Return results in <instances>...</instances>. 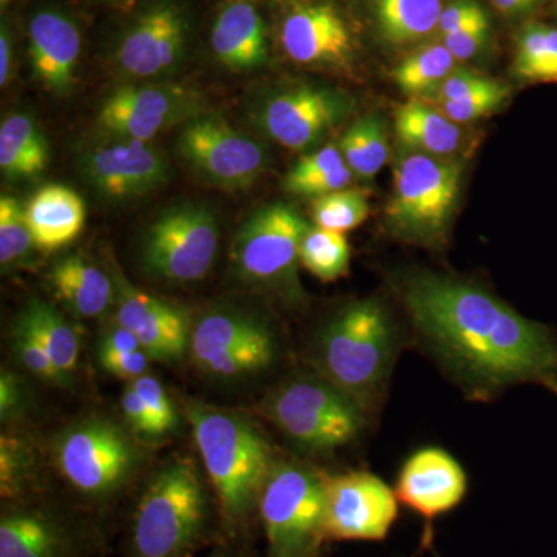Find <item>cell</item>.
<instances>
[{"label":"cell","instance_id":"cell-1","mask_svg":"<svg viewBox=\"0 0 557 557\" xmlns=\"http://www.w3.org/2000/svg\"><path fill=\"white\" fill-rule=\"evenodd\" d=\"M429 358L469 401L490 403L534 384L557 397V336L479 284L412 271L395 282Z\"/></svg>","mask_w":557,"mask_h":557},{"label":"cell","instance_id":"cell-2","mask_svg":"<svg viewBox=\"0 0 557 557\" xmlns=\"http://www.w3.org/2000/svg\"><path fill=\"white\" fill-rule=\"evenodd\" d=\"M185 416L218 502L225 541L248 539L259 523V502L276 456L249 418L207 403L186 401Z\"/></svg>","mask_w":557,"mask_h":557},{"label":"cell","instance_id":"cell-3","mask_svg":"<svg viewBox=\"0 0 557 557\" xmlns=\"http://www.w3.org/2000/svg\"><path fill=\"white\" fill-rule=\"evenodd\" d=\"M223 539L218 502L189 457L164 461L139 491L124 557H193Z\"/></svg>","mask_w":557,"mask_h":557},{"label":"cell","instance_id":"cell-4","mask_svg":"<svg viewBox=\"0 0 557 557\" xmlns=\"http://www.w3.org/2000/svg\"><path fill=\"white\" fill-rule=\"evenodd\" d=\"M403 333L379 299L351 300L318 330L309 346L310 369L350 395L370 417L386 401Z\"/></svg>","mask_w":557,"mask_h":557},{"label":"cell","instance_id":"cell-5","mask_svg":"<svg viewBox=\"0 0 557 557\" xmlns=\"http://www.w3.org/2000/svg\"><path fill=\"white\" fill-rule=\"evenodd\" d=\"M260 413L306 456L355 445L372 417L313 369L285 376L260 403Z\"/></svg>","mask_w":557,"mask_h":557},{"label":"cell","instance_id":"cell-6","mask_svg":"<svg viewBox=\"0 0 557 557\" xmlns=\"http://www.w3.org/2000/svg\"><path fill=\"white\" fill-rule=\"evenodd\" d=\"M141 460L129 432L104 417L76 421L54 442L58 471L90 515L108 512L124 496Z\"/></svg>","mask_w":557,"mask_h":557},{"label":"cell","instance_id":"cell-7","mask_svg":"<svg viewBox=\"0 0 557 557\" xmlns=\"http://www.w3.org/2000/svg\"><path fill=\"white\" fill-rule=\"evenodd\" d=\"M327 474L309 461L276 458L259 502L267 557H322Z\"/></svg>","mask_w":557,"mask_h":557},{"label":"cell","instance_id":"cell-8","mask_svg":"<svg viewBox=\"0 0 557 557\" xmlns=\"http://www.w3.org/2000/svg\"><path fill=\"white\" fill-rule=\"evenodd\" d=\"M188 355L201 375L233 383L271 372L284 357V344L265 317L222 307L207 311L193 325Z\"/></svg>","mask_w":557,"mask_h":557},{"label":"cell","instance_id":"cell-9","mask_svg":"<svg viewBox=\"0 0 557 557\" xmlns=\"http://www.w3.org/2000/svg\"><path fill=\"white\" fill-rule=\"evenodd\" d=\"M309 230V223L288 205L258 209L234 237V271L252 287L277 293L292 304L300 302L304 293L298 277L299 248Z\"/></svg>","mask_w":557,"mask_h":557},{"label":"cell","instance_id":"cell-10","mask_svg":"<svg viewBox=\"0 0 557 557\" xmlns=\"http://www.w3.org/2000/svg\"><path fill=\"white\" fill-rule=\"evenodd\" d=\"M460 182V164L421 152L399 160L386 208L388 225L405 239L440 244L456 208Z\"/></svg>","mask_w":557,"mask_h":557},{"label":"cell","instance_id":"cell-11","mask_svg":"<svg viewBox=\"0 0 557 557\" xmlns=\"http://www.w3.org/2000/svg\"><path fill=\"white\" fill-rule=\"evenodd\" d=\"M219 242L218 220L205 205H180L149 226L143 244V267L153 277L168 282L200 281L214 265Z\"/></svg>","mask_w":557,"mask_h":557},{"label":"cell","instance_id":"cell-12","mask_svg":"<svg viewBox=\"0 0 557 557\" xmlns=\"http://www.w3.org/2000/svg\"><path fill=\"white\" fill-rule=\"evenodd\" d=\"M97 527L73 512L30 497L3 504L0 557H90Z\"/></svg>","mask_w":557,"mask_h":557},{"label":"cell","instance_id":"cell-13","mask_svg":"<svg viewBox=\"0 0 557 557\" xmlns=\"http://www.w3.org/2000/svg\"><path fill=\"white\" fill-rule=\"evenodd\" d=\"M177 150L190 170L226 190L248 188L269 164L262 145L209 116H197L183 127Z\"/></svg>","mask_w":557,"mask_h":557},{"label":"cell","instance_id":"cell-14","mask_svg":"<svg viewBox=\"0 0 557 557\" xmlns=\"http://www.w3.org/2000/svg\"><path fill=\"white\" fill-rule=\"evenodd\" d=\"M394 487L370 471H347L325 480V533L329 541L381 542L397 522Z\"/></svg>","mask_w":557,"mask_h":557},{"label":"cell","instance_id":"cell-15","mask_svg":"<svg viewBox=\"0 0 557 557\" xmlns=\"http://www.w3.org/2000/svg\"><path fill=\"white\" fill-rule=\"evenodd\" d=\"M200 109V98L177 84L131 86L110 95L98 123L120 139L148 143L180 121L197 119Z\"/></svg>","mask_w":557,"mask_h":557},{"label":"cell","instance_id":"cell-16","mask_svg":"<svg viewBox=\"0 0 557 557\" xmlns=\"http://www.w3.org/2000/svg\"><path fill=\"white\" fill-rule=\"evenodd\" d=\"M110 276L115 287L116 324L137 336L152 361H183L193 329L185 311L134 287L115 262L110 267Z\"/></svg>","mask_w":557,"mask_h":557},{"label":"cell","instance_id":"cell-17","mask_svg":"<svg viewBox=\"0 0 557 557\" xmlns=\"http://www.w3.org/2000/svg\"><path fill=\"white\" fill-rule=\"evenodd\" d=\"M468 487L460 461L448 450L426 446L406 458L394 490L399 504L432 525L465 500Z\"/></svg>","mask_w":557,"mask_h":557},{"label":"cell","instance_id":"cell-18","mask_svg":"<svg viewBox=\"0 0 557 557\" xmlns=\"http://www.w3.org/2000/svg\"><path fill=\"white\" fill-rule=\"evenodd\" d=\"M346 98L319 87L282 91L260 109L259 124L274 141L289 150H306L324 138L346 115Z\"/></svg>","mask_w":557,"mask_h":557},{"label":"cell","instance_id":"cell-19","mask_svg":"<svg viewBox=\"0 0 557 557\" xmlns=\"http://www.w3.org/2000/svg\"><path fill=\"white\" fill-rule=\"evenodd\" d=\"M188 38V22L175 3L150 7L132 24L116 50V62L131 78H153L182 61Z\"/></svg>","mask_w":557,"mask_h":557},{"label":"cell","instance_id":"cell-20","mask_svg":"<svg viewBox=\"0 0 557 557\" xmlns=\"http://www.w3.org/2000/svg\"><path fill=\"white\" fill-rule=\"evenodd\" d=\"M83 172L102 197L120 201L146 196L163 186L170 168L148 143L120 139L90 150L83 159Z\"/></svg>","mask_w":557,"mask_h":557},{"label":"cell","instance_id":"cell-21","mask_svg":"<svg viewBox=\"0 0 557 557\" xmlns=\"http://www.w3.org/2000/svg\"><path fill=\"white\" fill-rule=\"evenodd\" d=\"M281 40L289 60L302 65L344 67L354 51L346 21L329 3H306L289 11Z\"/></svg>","mask_w":557,"mask_h":557},{"label":"cell","instance_id":"cell-22","mask_svg":"<svg viewBox=\"0 0 557 557\" xmlns=\"http://www.w3.org/2000/svg\"><path fill=\"white\" fill-rule=\"evenodd\" d=\"M30 58L36 76L53 94H67L75 83L81 33L61 11L42 10L28 24Z\"/></svg>","mask_w":557,"mask_h":557},{"label":"cell","instance_id":"cell-23","mask_svg":"<svg viewBox=\"0 0 557 557\" xmlns=\"http://www.w3.org/2000/svg\"><path fill=\"white\" fill-rule=\"evenodd\" d=\"M211 47L220 64L251 70L269 62L267 28L256 0H226L211 32Z\"/></svg>","mask_w":557,"mask_h":557},{"label":"cell","instance_id":"cell-24","mask_svg":"<svg viewBox=\"0 0 557 557\" xmlns=\"http://www.w3.org/2000/svg\"><path fill=\"white\" fill-rule=\"evenodd\" d=\"M25 214L36 249L51 252L79 236L86 223V205L67 186L50 185L32 197Z\"/></svg>","mask_w":557,"mask_h":557},{"label":"cell","instance_id":"cell-25","mask_svg":"<svg viewBox=\"0 0 557 557\" xmlns=\"http://www.w3.org/2000/svg\"><path fill=\"white\" fill-rule=\"evenodd\" d=\"M49 281L57 298L78 317H101L115 304L110 273L81 255L60 260L51 269Z\"/></svg>","mask_w":557,"mask_h":557},{"label":"cell","instance_id":"cell-26","mask_svg":"<svg viewBox=\"0 0 557 557\" xmlns=\"http://www.w3.org/2000/svg\"><path fill=\"white\" fill-rule=\"evenodd\" d=\"M395 132L399 141L426 156H449L461 145V131L434 106L412 100L395 113Z\"/></svg>","mask_w":557,"mask_h":557},{"label":"cell","instance_id":"cell-27","mask_svg":"<svg viewBox=\"0 0 557 557\" xmlns=\"http://www.w3.org/2000/svg\"><path fill=\"white\" fill-rule=\"evenodd\" d=\"M50 164V148L36 121L24 113L0 126V170L9 178L38 177Z\"/></svg>","mask_w":557,"mask_h":557},{"label":"cell","instance_id":"cell-28","mask_svg":"<svg viewBox=\"0 0 557 557\" xmlns=\"http://www.w3.org/2000/svg\"><path fill=\"white\" fill-rule=\"evenodd\" d=\"M16 321L30 330L35 338L42 344L50 355L54 368L61 373L65 383L75 373L79 359V339L75 330L62 317L57 307L44 300L32 299L22 309Z\"/></svg>","mask_w":557,"mask_h":557},{"label":"cell","instance_id":"cell-29","mask_svg":"<svg viewBox=\"0 0 557 557\" xmlns=\"http://www.w3.org/2000/svg\"><path fill=\"white\" fill-rule=\"evenodd\" d=\"M443 0H373L376 22L392 44L416 42L437 30Z\"/></svg>","mask_w":557,"mask_h":557},{"label":"cell","instance_id":"cell-30","mask_svg":"<svg viewBox=\"0 0 557 557\" xmlns=\"http://www.w3.org/2000/svg\"><path fill=\"white\" fill-rule=\"evenodd\" d=\"M354 171L347 166L343 152L335 145L314 150L300 159L284 180V188L296 196L321 197L347 189Z\"/></svg>","mask_w":557,"mask_h":557},{"label":"cell","instance_id":"cell-31","mask_svg":"<svg viewBox=\"0 0 557 557\" xmlns=\"http://www.w3.org/2000/svg\"><path fill=\"white\" fill-rule=\"evenodd\" d=\"M339 149L354 174L375 177L388 160L386 126L375 116H364L344 134Z\"/></svg>","mask_w":557,"mask_h":557},{"label":"cell","instance_id":"cell-32","mask_svg":"<svg viewBox=\"0 0 557 557\" xmlns=\"http://www.w3.org/2000/svg\"><path fill=\"white\" fill-rule=\"evenodd\" d=\"M299 262L319 281H338L350 269V245L344 234L310 226L300 244Z\"/></svg>","mask_w":557,"mask_h":557},{"label":"cell","instance_id":"cell-33","mask_svg":"<svg viewBox=\"0 0 557 557\" xmlns=\"http://www.w3.org/2000/svg\"><path fill=\"white\" fill-rule=\"evenodd\" d=\"M516 75L533 83H557V28L530 24L520 32Z\"/></svg>","mask_w":557,"mask_h":557},{"label":"cell","instance_id":"cell-34","mask_svg":"<svg viewBox=\"0 0 557 557\" xmlns=\"http://www.w3.org/2000/svg\"><path fill=\"white\" fill-rule=\"evenodd\" d=\"M456 61L445 44H431L406 58L395 72V79L405 94L426 97L454 72Z\"/></svg>","mask_w":557,"mask_h":557},{"label":"cell","instance_id":"cell-35","mask_svg":"<svg viewBox=\"0 0 557 557\" xmlns=\"http://www.w3.org/2000/svg\"><path fill=\"white\" fill-rule=\"evenodd\" d=\"M369 200L358 189H341L317 197L311 203V215L319 228L346 234L358 228L369 215Z\"/></svg>","mask_w":557,"mask_h":557},{"label":"cell","instance_id":"cell-36","mask_svg":"<svg viewBox=\"0 0 557 557\" xmlns=\"http://www.w3.org/2000/svg\"><path fill=\"white\" fill-rule=\"evenodd\" d=\"M30 445L20 435L3 432L0 437V496L3 504L28 498L33 482Z\"/></svg>","mask_w":557,"mask_h":557},{"label":"cell","instance_id":"cell-37","mask_svg":"<svg viewBox=\"0 0 557 557\" xmlns=\"http://www.w3.org/2000/svg\"><path fill=\"white\" fill-rule=\"evenodd\" d=\"M35 248L25 208L14 197H0V263L3 269L21 265Z\"/></svg>","mask_w":557,"mask_h":557},{"label":"cell","instance_id":"cell-38","mask_svg":"<svg viewBox=\"0 0 557 557\" xmlns=\"http://www.w3.org/2000/svg\"><path fill=\"white\" fill-rule=\"evenodd\" d=\"M509 97V89L505 84L496 83L460 100L443 101L435 108L454 123H471V121L491 115L494 110L500 108Z\"/></svg>","mask_w":557,"mask_h":557},{"label":"cell","instance_id":"cell-39","mask_svg":"<svg viewBox=\"0 0 557 557\" xmlns=\"http://www.w3.org/2000/svg\"><path fill=\"white\" fill-rule=\"evenodd\" d=\"M13 348L21 364L32 375H35L36 379L50 381V383L65 384L61 373L54 368L53 361H51L46 348L35 338L30 330L21 324L20 321L14 322Z\"/></svg>","mask_w":557,"mask_h":557},{"label":"cell","instance_id":"cell-40","mask_svg":"<svg viewBox=\"0 0 557 557\" xmlns=\"http://www.w3.org/2000/svg\"><path fill=\"white\" fill-rule=\"evenodd\" d=\"M131 384L145 401L146 408H148L153 423H156L157 431H159L160 438L172 434L178 428L177 410H175L174 403H172L160 380L146 373V375L132 381Z\"/></svg>","mask_w":557,"mask_h":557},{"label":"cell","instance_id":"cell-41","mask_svg":"<svg viewBox=\"0 0 557 557\" xmlns=\"http://www.w3.org/2000/svg\"><path fill=\"white\" fill-rule=\"evenodd\" d=\"M496 83L494 79L480 76L479 73L471 72V70H454L453 73L443 81L442 84L429 94V100L438 104L443 101L460 100V98L468 97V95L475 94Z\"/></svg>","mask_w":557,"mask_h":557},{"label":"cell","instance_id":"cell-42","mask_svg":"<svg viewBox=\"0 0 557 557\" xmlns=\"http://www.w3.org/2000/svg\"><path fill=\"white\" fill-rule=\"evenodd\" d=\"M98 357L102 369L110 375L124 381H132L146 375L149 369V362L152 359L145 350L135 351H110L98 350Z\"/></svg>","mask_w":557,"mask_h":557},{"label":"cell","instance_id":"cell-43","mask_svg":"<svg viewBox=\"0 0 557 557\" xmlns=\"http://www.w3.org/2000/svg\"><path fill=\"white\" fill-rule=\"evenodd\" d=\"M121 412H123L127 426L132 429V432H134L137 437L143 440L160 438L152 416H150L145 401H143L138 392L135 391L131 383L129 386L124 388L123 395H121Z\"/></svg>","mask_w":557,"mask_h":557},{"label":"cell","instance_id":"cell-44","mask_svg":"<svg viewBox=\"0 0 557 557\" xmlns=\"http://www.w3.org/2000/svg\"><path fill=\"white\" fill-rule=\"evenodd\" d=\"M487 22L485 10L474 0H454L443 10L438 32L442 36L450 35L472 25Z\"/></svg>","mask_w":557,"mask_h":557},{"label":"cell","instance_id":"cell-45","mask_svg":"<svg viewBox=\"0 0 557 557\" xmlns=\"http://www.w3.org/2000/svg\"><path fill=\"white\" fill-rule=\"evenodd\" d=\"M487 35H490V22H483V24L472 25L463 30L443 36V44L456 60H471L485 47Z\"/></svg>","mask_w":557,"mask_h":557},{"label":"cell","instance_id":"cell-46","mask_svg":"<svg viewBox=\"0 0 557 557\" xmlns=\"http://www.w3.org/2000/svg\"><path fill=\"white\" fill-rule=\"evenodd\" d=\"M24 386L11 370L2 369L0 373V418L2 423H9L25 410Z\"/></svg>","mask_w":557,"mask_h":557},{"label":"cell","instance_id":"cell-47","mask_svg":"<svg viewBox=\"0 0 557 557\" xmlns=\"http://www.w3.org/2000/svg\"><path fill=\"white\" fill-rule=\"evenodd\" d=\"M100 350L110 351H135L143 350L137 336L123 325L115 324L102 336Z\"/></svg>","mask_w":557,"mask_h":557},{"label":"cell","instance_id":"cell-48","mask_svg":"<svg viewBox=\"0 0 557 557\" xmlns=\"http://www.w3.org/2000/svg\"><path fill=\"white\" fill-rule=\"evenodd\" d=\"M11 64H13V42L11 32L5 24L0 30V86L5 87L11 76Z\"/></svg>","mask_w":557,"mask_h":557},{"label":"cell","instance_id":"cell-49","mask_svg":"<svg viewBox=\"0 0 557 557\" xmlns=\"http://www.w3.org/2000/svg\"><path fill=\"white\" fill-rule=\"evenodd\" d=\"M208 557H258L247 547L244 541H222Z\"/></svg>","mask_w":557,"mask_h":557},{"label":"cell","instance_id":"cell-50","mask_svg":"<svg viewBox=\"0 0 557 557\" xmlns=\"http://www.w3.org/2000/svg\"><path fill=\"white\" fill-rule=\"evenodd\" d=\"M536 0H493L494 7L502 13H519L530 9Z\"/></svg>","mask_w":557,"mask_h":557},{"label":"cell","instance_id":"cell-51","mask_svg":"<svg viewBox=\"0 0 557 557\" xmlns=\"http://www.w3.org/2000/svg\"><path fill=\"white\" fill-rule=\"evenodd\" d=\"M0 2H2V5H5V3L10 2V0H0Z\"/></svg>","mask_w":557,"mask_h":557}]
</instances>
